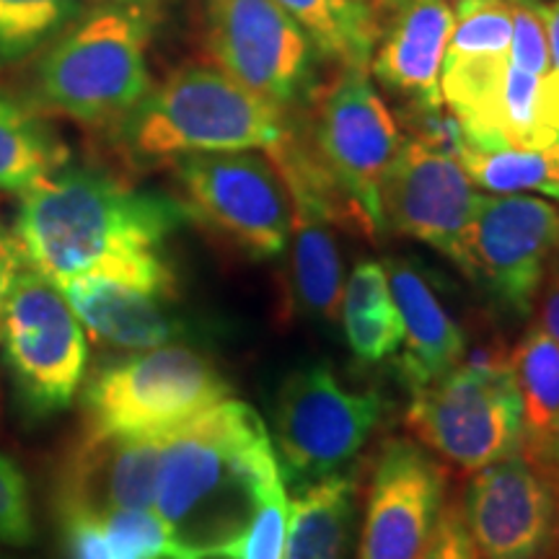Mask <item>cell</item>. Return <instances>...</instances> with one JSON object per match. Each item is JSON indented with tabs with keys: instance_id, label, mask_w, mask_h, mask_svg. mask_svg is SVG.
<instances>
[{
	"instance_id": "28",
	"label": "cell",
	"mask_w": 559,
	"mask_h": 559,
	"mask_svg": "<svg viewBox=\"0 0 559 559\" xmlns=\"http://www.w3.org/2000/svg\"><path fill=\"white\" fill-rule=\"evenodd\" d=\"M99 521L117 559H156L174 547L169 528L153 508L115 510Z\"/></svg>"
},
{
	"instance_id": "8",
	"label": "cell",
	"mask_w": 559,
	"mask_h": 559,
	"mask_svg": "<svg viewBox=\"0 0 559 559\" xmlns=\"http://www.w3.org/2000/svg\"><path fill=\"white\" fill-rule=\"evenodd\" d=\"M187 213L254 260L288 247L293 202L275 160L260 151L190 153L174 160Z\"/></svg>"
},
{
	"instance_id": "39",
	"label": "cell",
	"mask_w": 559,
	"mask_h": 559,
	"mask_svg": "<svg viewBox=\"0 0 559 559\" xmlns=\"http://www.w3.org/2000/svg\"><path fill=\"white\" fill-rule=\"evenodd\" d=\"M360 3H379V0H360Z\"/></svg>"
},
{
	"instance_id": "32",
	"label": "cell",
	"mask_w": 559,
	"mask_h": 559,
	"mask_svg": "<svg viewBox=\"0 0 559 559\" xmlns=\"http://www.w3.org/2000/svg\"><path fill=\"white\" fill-rule=\"evenodd\" d=\"M62 528H66L70 559H117L99 519H88V515L62 519Z\"/></svg>"
},
{
	"instance_id": "22",
	"label": "cell",
	"mask_w": 559,
	"mask_h": 559,
	"mask_svg": "<svg viewBox=\"0 0 559 559\" xmlns=\"http://www.w3.org/2000/svg\"><path fill=\"white\" fill-rule=\"evenodd\" d=\"M340 321L349 353L362 366H379L400 353L402 317L381 262L366 260L349 272L342 293Z\"/></svg>"
},
{
	"instance_id": "34",
	"label": "cell",
	"mask_w": 559,
	"mask_h": 559,
	"mask_svg": "<svg viewBox=\"0 0 559 559\" xmlns=\"http://www.w3.org/2000/svg\"><path fill=\"white\" fill-rule=\"evenodd\" d=\"M539 296H542V306H539V321H536V324H539L549 337H555L559 342V260L551 264L547 277H544Z\"/></svg>"
},
{
	"instance_id": "19",
	"label": "cell",
	"mask_w": 559,
	"mask_h": 559,
	"mask_svg": "<svg viewBox=\"0 0 559 559\" xmlns=\"http://www.w3.org/2000/svg\"><path fill=\"white\" fill-rule=\"evenodd\" d=\"M81 324L107 345L151 349L177 340L181 324L158 293L104 277H75L58 285Z\"/></svg>"
},
{
	"instance_id": "16",
	"label": "cell",
	"mask_w": 559,
	"mask_h": 559,
	"mask_svg": "<svg viewBox=\"0 0 559 559\" xmlns=\"http://www.w3.org/2000/svg\"><path fill=\"white\" fill-rule=\"evenodd\" d=\"M164 438L83 430L58 474L55 502L62 519H104L115 510L153 508Z\"/></svg>"
},
{
	"instance_id": "10",
	"label": "cell",
	"mask_w": 559,
	"mask_h": 559,
	"mask_svg": "<svg viewBox=\"0 0 559 559\" xmlns=\"http://www.w3.org/2000/svg\"><path fill=\"white\" fill-rule=\"evenodd\" d=\"M0 342L21 400L39 415L66 409L86 370V332L62 290L26 264L0 313Z\"/></svg>"
},
{
	"instance_id": "9",
	"label": "cell",
	"mask_w": 559,
	"mask_h": 559,
	"mask_svg": "<svg viewBox=\"0 0 559 559\" xmlns=\"http://www.w3.org/2000/svg\"><path fill=\"white\" fill-rule=\"evenodd\" d=\"M376 391H353L330 366L293 370L275 400V445L280 474L293 487L330 477L358 459L381 419Z\"/></svg>"
},
{
	"instance_id": "11",
	"label": "cell",
	"mask_w": 559,
	"mask_h": 559,
	"mask_svg": "<svg viewBox=\"0 0 559 559\" xmlns=\"http://www.w3.org/2000/svg\"><path fill=\"white\" fill-rule=\"evenodd\" d=\"M207 50L218 70L288 115L313 94L319 50L275 0H205Z\"/></svg>"
},
{
	"instance_id": "23",
	"label": "cell",
	"mask_w": 559,
	"mask_h": 559,
	"mask_svg": "<svg viewBox=\"0 0 559 559\" xmlns=\"http://www.w3.org/2000/svg\"><path fill=\"white\" fill-rule=\"evenodd\" d=\"M510 370L521 396V451L547 464L559 419V342L539 324L528 326L510 353Z\"/></svg>"
},
{
	"instance_id": "26",
	"label": "cell",
	"mask_w": 559,
	"mask_h": 559,
	"mask_svg": "<svg viewBox=\"0 0 559 559\" xmlns=\"http://www.w3.org/2000/svg\"><path fill=\"white\" fill-rule=\"evenodd\" d=\"M66 148L29 111L0 94V194H24L60 169Z\"/></svg>"
},
{
	"instance_id": "30",
	"label": "cell",
	"mask_w": 559,
	"mask_h": 559,
	"mask_svg": "<svg viewBox=\"0 0 559 559\" xmlns=\"http://www.w3.org/2000/svg\"><path fill=\"white\" fill-rule=\"evenodd\" d=\"M34 542L32 498L26 477L0 453V544L26 547Z\"/></svg>"
},
{
	"instance_id": "41",
	"label": "cell",
	"mask_w": 559,
	"mask_h": 559,
	"mask_svg": "<svg viewBox=\"0 0 559 559\" xmlns=\"http://www.w3.org/2000/svg\"><path fill=\"white\" fill-rule=\"evenodd\" d=\"M555 559H559V549H557V555H555Z\"/></svg>"
},
{
	"instance_id": "33",
	"label": "cell",
	"mask_w": 559,
	"mask_h": 559,
	"mask_svg": "<svg viewBox=\"0 0 559 559\" xmlns=\"http://www.w3.org/2000/svg\"><path fill=\"white\" fill-rule=\"evenodd\" d=\"M24 267L26 260L16 234H11V230L0 226V313H3L5 298H9L13 283H16L19 272Z\"/></svg>"
},
{
	"instance_id": "5",
	"label": "cell",
	"mask_w": 559,
	"mask_h": 559,
	"mask_svg": "<svg viewBox=\"0 0 559 559\" xmlns=\"http://www.w3.org/2000/svg\"><path fill=\"white\" fill-rule=\"evenodd\" d=\"M145 47L148 24L138 9L91 13L47 52L37 83L41 102L94 128L120 124L151 91Z\"/></svg>"
},
{
	"instance_id": "35",
	"label": "cell",
	"mask_w": 559,
	"mask_h": 559,
	"mask_svg": "<svg viewBox=\"0 0 559 559\" xmlns=\"http://www.w3.org/2000/svg\"><path fill=\"white\" fill-rule=\"evenodd\" d=\"M539 13L544 19V26H547V37H549V58H551L549 73L559 75V0H555V3L549 5L539 3Z\"/></svg>"
},
{
	"instance_id": "20",
	"label": "cell",
	"mask_w": 559,
	"mask_h": 559,
	"mask_svg": "<svg viewBox=\"0 0 559 559\" xmlns=\"http://www.w3.org/2000/svg\"><path fill=\"white\" fill-rule=\"evenodd\" d=\"M293 202V257L290 285L296 306L306 317L337 321L345 293L340 247L332 234V218L317 200L290 192Z\"/></svg>"
},
{
	"instance_id": "12",
	"label": "cell",
	"mask_w": 559,
	"mask_h": 559,
	"mask_svg": "<svg viewBox=\"0 0 559 559\" xmlns=\"http://www.w3.org/2000/svg\"><path fill=\"white\" fill-rule=\"evenodd\" d=\"M559 260V207L528 194H479L456 267L515 319L534 311Z\"/></svg>"
},
{
	"instance_id": "17",
	"label": "cell",
	"mask_w": 559,
	"mask_h": 559,
	"mask_svg": "<svg viewBox=\"0 0 559 559\" xmlns=\"http://www.w3.org/2000/svg\"><path fill=\"white\" fill-rule=\"evenodd\" d=\"M370 70L415 109H440V68L453 29L449 0H379Z\"/></svg>"
},
{
	"instance_id": "15",
	"label": "cell",
	"mask_w": 559,
	"mask_h": 559,
	"mask_svg": "<svg viewBox=\"0 0 559 559\" xmlns=\"http://www.w3.org/2000/svg\"><path fill=\"white\" fill-rule=\"evenodd\" d=\"M449 469L409 438H391L368 479L358 559H417L445 502Z\"/></svg>"
},
{
	"instance_id": "36",
	"label": "cell",
	"mask_w": 559,
	"mask_h": 559,
	"mask_svg": "<svg viewBox=\"0 0 559 559\" xmlns=\"http://www.w3.org/2000/svg\"><path fill=\"white\" fill-rule=\"evenodd\" d=\"M177 559H241L239 539L218 544V547H179L177 544Z\"/></svg>"
},
{
	"instance_id": "24",
	"label": "cell",
	"mask_w": 559,
	"mask_h": 559,
	"mask_svg": "<svg viewBox=\"0 0 559 559\" xmlns=\"http://www.w3.org/2000/svg\"><path fill=\"white\" fill-rule=\"evenodd\" d=\"M309 32L319 55L340 60L342 68H368L373 58L379 21L360 0H275Z\"/></svg>"
},
{
	"instance_id": "40",
	"label": "cell",
	"mask_w": 559,
	"mask_h": 559,
	"mask_svg": "<svg viewBox=\"0 0 559 559\" xmlns=\"http://www.w3.org/2000/svg\"><path fill=\"white\" fill-rule=\"evenodd\" d=\"M456 3H461V0H456ZM515 3H528V0H515Z\"/></svg>"
},
{
	"instance_id": "6",
	"label": "cell",
	"mask_w": 559,
	"mask_h": 559,
	"mask_svg": "<svg viewBox=\"0 0 559 559\" xmlns=\"http://www.w3.org/2000/svg\"><path fill=\"white\" fill-rule=\"evenodd\" d=\"M226 400V376L198 349L169 342L140 349L88 381L83 430L164 438Z\"/></svg>"
},
{
	"instance_id": "7",
	"label": "cell",
	"mask_w": 559,
	"mask_h": 559,
	"mask_svg": "<svg viewBox=\"0 0 559 559\" xmlns=\"http://www.w3.org/2000/svg\"><path fill=\"white\" fill-rule=\"evenodd\" d=\"M394 117L376 94L368 68H342L321 96L309 158L345 210L347 221L376 239L383 230L381 187L402 145Z\"/></svg>"
},
{
	"instance_id": "25",
	"label": "cell",
	"mask_w": 559,
	"mask_h": 559,
	"mask_svg": "<svg viewBox=\"0 0 559 559\" xmlns=\"http://www.w3.org/2000/svg\"><path fill=\"white\" fill-rule=\"evenodd\" d=\"M453 156L472 179L474 187L492 194H521L544 192L555 198L559 179V143L549 148H479L469 145L461 135Z\"/></svg>"
},
{
	"instance_id": "18",
	"label": "cell",
	"mask_w": 559,
	"mask_h": 559,
	"mask_svg": "<svg viewBox=\"0 0 559 559\" xmlns=\"http://www.w3.org/2000/svg\"><path fill=\"white\" fill-rule=\"evenodd\" d=\"M383 267L396 311L402 317V347L396 368L404 386L417 391L443 379L464 360L466 337L415 264L389 260Z\"/></svg>"
},
{
	"instance_id": "31",
	"label": "cell",
	"mask_w": 559,
	"mask_h": 559,
	"mask_svg": "<svg viewBox=\"0 0 559 559\" xmlns=\"http://www.w3.org/2000/svg\"><path fill=\"white\" fill-rule=\"evenodd\" d=\"M417 559H477L469 528H466L461 495L445 498L428 544Z\"/></svg>"
},
{
	"instance_id": "27",
	"label": "cell",
	"mask_w": 559,
	"mask_h": 559,
	"mask_svg": "<svg viewBox=\"0 0 559 559\" xmlns=\"http://www.w3.org/2000/svg\"><path fill=\"white\" fill-rule=\"evenodd\" d=\"M79 11V0H0V60L32 52Z\"/></svg>"
},
{
	"instance_id": "29",
	"label": "cell",
	"mask_w": 559,
	"mask_h": 559,
	"mask_svg": "<svg viewBox=\"0 0 559 559\" xmlns=\"http://www.w3.org/2000/svg\"><path fill=\"white\" fill-rule=\"evenodd\" d=\"M288 515L290 500L285 492V481L275 479L262 492L260 506H257L247 531L239 539L241 559H283Z\"/></svg>"
},
{
	"instance_id": "4",
	"label": "cell",
	"mask_w": 559,
	"mask_h": 559,
	"mask_svg": "<svg viewBox=\"0 0 559 559\" xmlns=\"http://www.w3.org/2000/svg\"><path fill=\"white\" fill-rule=\"evenodd\" d=\"M407 430L445 469L472 477L521 449V396L510 355L477 349L443 379L412 391Z\"/></svg>"
},
{
	"instance_id": "3",
	"label": "cell",
	"mask_w": 559,
	"mask_h": 559,
	"mask_svg": "<svg viewBox=\"0 0 559 559\" xmlns=\"http://www.w3.org/2000/svg\"><path fill=\"white\" fill-rule=\"evenodd\" d=\"M288 130L283 109L251 94L223 70L202 66L179 68L120 122L124 148L140 160L270 151Z\"/></svg>"
},
{
	"instance_id": "1",
	"label": "cell",
	"mask_w": 559,
	"mask_h": 559,
	"mask_svg": "<svg viewBox=\"0 0 559 559\" xmlns=\"http://www.w3.org/2000/svg\"><path fill=\"white\" fill-rule=\"evenodd\" d=\"M185 215V205L164 194L60 166L21 194L13 234L26 264L55 285L104 277L174 298V272L160 247Z\"/></svg>"
},
{
	"instance_id": "37",
	"label": "cell",
	"mask_w": 559,
	"mask_h": 559,
	"mask_svg": "<svg viewBox=\"0 0 559 559\" xmlns=\"http://www.w3.org/2000/svg\"><path fill=\"white\" fill-rule=\"evenodd\" d=\"M549 472L555 474V479L559 481V419H557V430L555 438H551V449H549V461H547Z\"/></svg>"
},
{
	"instance_id": "2",
	"label": "cell",
	"mask_w": 559,
	"mask_h": 559,
	"mask_svg": "<svg viewBox=\"0 0 559 559\" xmlns=\"http://www.w3.org/2000/svg\"><path fill=\"white\" fill-rule=\"evenodd\" d=\"M283 479L267 425L226 400L164 436L153 510L179 547L241 539L262 492Z\"/></svg>"
},
{
	"instance_id": "14",
	"label": "cell",
	"mask_w": 559,
	"mask_h": 559,
	"mask_svg": "<svg viewBox=\"0 0 559 559\" xmlns=\"http://www.w3.org/2000/svg\"><path fill=\"white\" fill-rule=\"evenodd\" d=\"M479 192L456 156L423 138L402 140L381 187L383 228L461 260Z\"/></svg>"
},
{
	"instance_id": "13",
	"label": "cell",
	"mask_w": 559,
	"mask_h": 559,
	"mask_svg": "<svg viewBox=\"0 0 559 559\" xmlns=\"http://www.w3.org/2000/svg\"><path fill=\"white\" fill-rule=\"evenodd\" d=\"M477 559H555L559 481L547 464L513 451L477 474L461 495Z\"/></svg>"
},
{
	"instance_id": "21",
	"label": "cell",
	"mask_w": 559,
	"mask_h": 559,
	"mask_svg": "<svg viewBox=\"0 0 559 559\" xmlns=\"http://www.w3.org/2000/svg\"><path fill=\"white\" fill-rule=\"evenodd\" d=\"M358 472H337L298 487L290 502L283 559H345L355 521Z\"/></svg>"
},
{
	"instance_id": "38",
	"label": "cell",
	"mask_w": 559,
	"mask_h": 559,
	"mask_svg": "<svg viewBox=\"0 0 559 559\" xmlns=\"http://www.w3.org/2000/svg\"><path fill=\"white\" fill-rule=\"evenodd\" d=\"M555 200H559V179H557V192H555Z\"/></svg>"
}]
</instances>
